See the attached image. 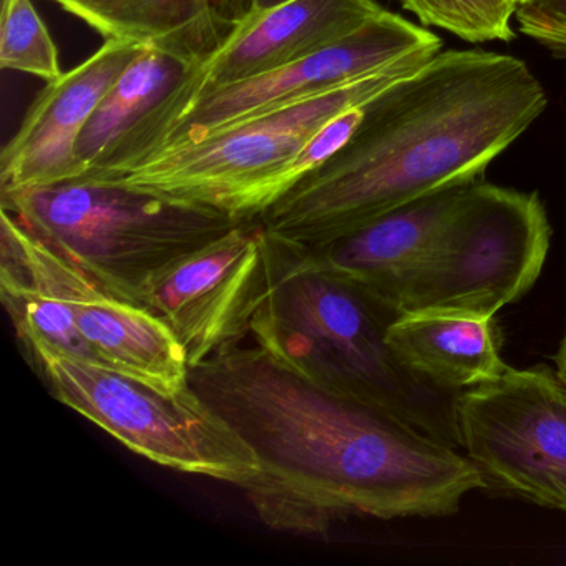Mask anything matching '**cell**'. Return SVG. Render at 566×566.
<instances>
[{
    "label": "cell",
    "mask_w": 566,
    "mask_h": 566,
    "mask_svg": "<svg viewBox=\"0 0 566 566\" xmlns=\"http://www.w3.org/2000/svg\"><path fill=\"white\" fill-rule=\"evenodd\" d=\"M187 384L256 452L260 472L240 490L277 532L452 515L485 489L459 449L317 382L250 333L190 367Z\"/></svg>",
    "instance_id": "6da1fadb"
},
{
    "label": "cell",
    "mask_w": 566,
    "mask_h": 566,
    "mask_svg": "<svg viewBox=\"0 0 566 566\" xmlns=\"http://www.w3.org/2000/svg\"><path fill=\"white\" fill-rule=\"evenodd\" d=\"M546 104L522 59L439 52L370 101L346 147L254 220L297 243L333 240L426 195L480 180Z\"/></svg>",
    "instance_id": "7a4b0ae2"
},
{
    "label": "cell",
    "mask_w": 566,
    "mask_h": 566,
    "mask_svg": "<svg viewBox=\"0 0 566 566\" xmlns=\"http://www.w3.org/2000/svg\"><path fill=\"white\" fill-rule=\"evenodd\" d=\"M263 227V224H261ZM263 286L248 333L317 382L460 449L457 399L410 373L387 340L400 311L264 230Z\"/></svg>",
    "instance_id": "3957f363"
},
{
    "label": "cell",
    "mask_w": 566,
    "mask_h": 566,
    "mask_svg": "<svg viewBox=\"0 0 566 566\" xmlns=\"http://www.w3.org/2000/svg\"><path fill=\"white\" fill-rule=\"evenodd\" d=\"M0 205L45 244L137 306L158 271L244 221L95 178L0 193Z\"/></svg>",
    "instance_id": "277c9868"
},
{
    "label": "cell",
    "mask_w": 566,
    "mask_h": 566,
    "mask_svg": "<svg viewBox=\"0 0 566 566\" xmlns=\"http://www.w3.org/2000/svg\"><path fill=\"white\" fill-rule=\"evenodd\" d=\"M433 55H410L373 74L228 125L195 144L160 148L118 174L95 180L237 217L248 191L291 160L324 125L373 101Z\"/></svg>",
    "instance_id": "5b68a950"
},
{
    "label": "cell",
    "mask_w": 566,
    "mask_h": 566,
    "mask_svg": "<svg viewBox=\"0 0 566 566\" xmlns=\"http://www.w3.org/2000/svg\"><path fill=\"white\" fill-rule=\"evenodd\" d=\"M25 354L55 399L150 462L238 489L260 472L256 452L188 384L167 390L51 350Z\"/></svg>",
    "instance_id": "8992f818"
},
{
    "label": "cell",
    "mask_w": 566,
    "mask_h": 566,
    "mask_svg": "<svg viewBox=\"0 0 566 566\" xmlns=\"http://www.w3.org/2000/svg\"><path fill=\"white\" fill-rule=\"evenodd\" d=\"M439 35L384 9L334 44L234 84L207 88L174 107L151 111L107 160L84 178L107 177L164 147L195 144L261 112L319 94L417 54H439Z\"/></svg>",
    "instance_id": "52a82bcc"
},
{
    "label": "cell",
    "mask_w": 566,
    "mask_h": 566,
    "mask_svg": "<svg viewBox=\"0 0 566 566\" xmlns=\"http://www.w3.org/2000/svg\"><path fill=\"white\" fill-rule=\"evenodd\" d=\"M552 227L538 193L472 181L400 300V313L495 317L542 273Z\"/></svg>",
    "instance_id": "ba28073f"
},
{
    "label": "cell",
    "mask_w": 566,
    "mask_h": 566,
    "mask_svg": "<svg viewBox=\"0 0 566 566\" xmlns=\"http://www.w3.org/2000/svg\"><path fill=\"white\" fill-rule=\"evenodd\" d=\"M457 426L485 489L566 513V386L556 373L506 367L459 394Z\"/></svg>",
    "instance_id": "9c48e42d"
},
{
    "label": "cell",
    "mask_w": 566,
    "mask_h": 566,
    "mask_svg": "<svg viewBox=\"0 0 566 566\" xmlns=\"http://www.w3.org/2000/svg\"><path fill=\"white\" fill-rule=\"evenodd\" d=\"M0 253L67 306L78 333L102 366L167 390L187 386L185 350L167 324L122 300L84 268L45 244L14 214L2 210Z\"/></svg>",
    "instance_id": "30bf717a"
},
{
    "label": "cell",
    "mask_w": 566,
    "mask_h": 566,
    "mask_svg": "<svg viewBox=\"0 0 566 566\" xmlns=\"http://www.w3.org/2000/svg\"><path fill=\"white\" fill-rule=\"evenodd\" d=\"M261 233L260 221H241L158 271L142 291V306L177 337L188 369L248 333L263 286Z\"/></svg>",
    "instance_id": "8fae6325"
},
{
    "label": "cell",
    "mask_w": 566,
    "mask_h": 566,
    "mask_svg": "<svg viewBox=\"0 0 566 566\" xmlns=\"http://www.w3.org/2000/svg\"><path fill=\"white\" fill-rule=\"evenodd\" d=\"M147 44L105 41L97 52L48 82L0 155V193L48 187L84 175L77 145L102 98Z\"/></svg>",
    "instance_id": "7c38bea8"
},
{
    "label": "cell",
    "mask_w": 566,
    "mask_h": 566,
    "mask_svg": "<svg viewBox=\"0 0 566 566\" xmlns=\"http://www.w3.org/2000/svg\"><path fill=\"white\" fill-rule=\"evenodd\" d=\"M382 11L376 0H283L233 25L158 107H174L207 88L300 61L346 38Z\"/></svg>",
    "instance_id": "4fadbf2b"
},
{
    "label": "cell",
    "mask_w": 566,
    "mask_h": 566,
    "mask_svg": "<svg viewBox=\"0 0 566 566\" xmlns=\"http://www.w3.org/2000/svg\"><path fill=\"white\" fill-rule=\"evenodd\" d=\"M470 184L426 195L333 240L306 247L327 270L360 284L400 311L407 284Z\"/></svg>",
    "instance_id": "5bb4252c"
},
{
    "label": "cell",
    "mask_w": 566,
    "mask_h": 566,
    "mask_svg": "<svg viewBox=\"0 0 566 566\" xmlns=\"http://www.w3.org/2000/svg\"><path fill=\"white\" fill-rule=\"evenodd\" d=\"M397 359L423 382L463 392L505 373L493 317L457 311H410L390 324Z\"/></svg>",
    "instance_id": "9a60e30c"
},
{
    "label": "cell",
    "mask_w": 566,
    "mask_h": 566,
    "mask_svg": "<svg viewBox=\"0 0 566 566\" xmlns=\"http://www.w3.org/2000/svg\"><path fill=\"white\" fill-rule=\"evenodd\" d=\"M198 61L200 59L147 45L112 85L82 132L77 158L84 175L101 167L114 148L184 84Z\"/></svg>",
    "instance_id": "2e32d148"
},
{
    "label": "cell",
    "mask_w": 566,
    "mask_h": 566,
    "mask_svg": "<svg viewBox=\"0 0 566 566\" xmlns=\"http://www.w3.org/2000/svg\"><path fill=\"white\" fill-rule=\"evenodd\" d=\"M91 25L105 41L157 45L203 59L200 44L178 0H54Z\"/></svg>",
    "instance_id": "e0dca14e"
},
{
    "label": "cell",
    "mask_w": 566,
    "mask_h": 566,
    "mask_svg": "<svg viewBox=\"0 0 566 566\" xmlns=\"http://www.w3.org/2000/svg\"><path fill=\"white\" fill-rule=\"evenodd\" d=\"M374 101V98H373ZM367 104L356 105L324 125L291 160L248 191L237 210L241 220H254L293 190L307 175L323 167L353 138L366 114Z\"/></svg>",
    "instance_id": "ac0fdd59"
},
{
    "label": "cell",
    "mask_w": 566,
    "mask_h": 566,
    "mask_svg": "<svg viewBox=\"0 0 566 566\" xmlns=\"http://www.w3.org/2000/svg\"><path fill=\"white\" fill-rule=\"evenodd\" d=\"M0 67L45 82L64 74L57 45L32 0H2Z\"/></svg>",
    "instance_id": "d6986e66"
},
{
    "label": "cell",
    "mask_w": 566,
    "mask_h": 566,
    "mask_svg": "<svg viewBox=\"0 0 566 566\" xmlns=\"http://www.w3.org/2000/svg\"><path fill=\"white\" fill-rule=\"evenodd\" d=\"M427 28L473 44L513 39L516 0H399Z\"/></svg>",
    "instance_id": "ffe728a7"
},
{
    "label": "cell",
    "mask_w": 566,
    "mask_h": 566,
    "mask_svg": "<svg viewBox=\"0 0 566 566\" xmlns=\"http://www.w3.org/2000/svg\"><path fill=\"white\" fill-rule=\"evenodd\" d=\"M515 21L526 38L566 57V0H520Z\"/></svg>",
    "instance_id": "44dd1931"
},
{
    "label": "cell",
    "mask_w": 566,
    "mask_h": 566,
    "mask_svg": "<svg viewBox=\"0 0 566 566\" xmlns=\"http://www.w3.org/2000/svg\"><path fill=\"white\" fill-rule=\"evenodd\" d=\"M178 4L193 29L203 57H207L224 39L217 18H214L213 0H178Z\"/></svg>",
    "instance_id": "7402d4cb"
},
{
    "label": "cell",
    "mask_w": 566,
    "mask_h": 566,
    "mask_svg": "<svg viewBox=\"0 0 566 566\" xmlns=\"http://www.w3.org/2000/svg\"><path fill=\"white\" fill-rule=\"evenodd\" d=\"M283 0H213L214 18L224 35L233 25L250 15L266 11Z\"/></svg>",
    "instance_id": "603a6c76"
},
{
    "label": "cell",
    "mask_w": 566,
    "mask_h": 566,
    "mask_svg": "<svg viewBox=\"0 0 566 566\" xmlns=\"http://www.w3.org/2000/svg\"><path fill=\"white\" fill-rule=\"evenodd\" d=\"M556 376L566 386V333L563 336L562 344H559L558 353L555 356Z\"/></svg>",
    "instance_id": "cb8c5ba5"
},
{
    "label": "cell",
    "mask_w": 566,
    "mask_h": 566,
    "mask_svg": "<svg viewBox=\"0 0 566 566\" xmlns=\"http://www.w3.org/2000/svg\"><path fill=\"white\" fill-rule=\"evenodd\" d=\"M518 2H520V0H518ZM518 2H516V4H518Z\"/></svg>",
    "instance_id": "d4e9b609"
},
{
    "label": "cell",
    "mask_w": 566,
    "mask_h": 566,
    "mask_svg": "<svg viewBox=\"0 0 566 566\" xmlns=\"http://www.w3.org/2000/svg\"><path fill=\"white\" fill-rule=\"evenodd\" d=\"M516 2H518V0H516Z\"/></svg>",
    "instance_id": "484cf974"
}]
</instances>
